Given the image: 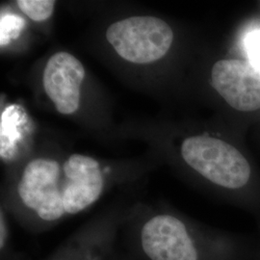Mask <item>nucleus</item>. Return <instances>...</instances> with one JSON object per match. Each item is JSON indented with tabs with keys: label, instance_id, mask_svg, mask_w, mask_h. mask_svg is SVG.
<instances>
[{
	"label": "nucleus",
	"instance_id": "obj_9",
	"mask_svg": "<svg viewBox=\"0 0 260 260\" xmlns=\"http://www.w3.org/2000/svg\"><path fill=\"white\" fill-rule=\"evenodd\" d=\"M6 237H7V234H6V226H5V223H4V220H3V215L1 214V249L3 248L5 241H6Z\"/></svg>",
	"mask_w": 260,
	"mask_h": 260
},
{
	"label": "nucleus",
	"instance_id": "obj_2",
	"mask_svg": "<svg viewBox=\"0 0 260 260\" xmlns=\"http://www.w3.org/2000/svg\"><path fill=\"white\" fill-rule=\"evenodd\" d=\"M106 39L122 59L134 64H149L166 55L174 33L163 19L131 17L112 23Z\"/></svg>",
	"mask_w": 260,
	"mask_h": 260
},
{
	"label": "nucleus",
	"instance_id": "obj_5",
	"mask_svg": "<svg viewBox=\"0 0 260 260\" xmlns=\"http://www.w3.org/2000/svg\"><path fill=\"white\" fill-rule=\"evenodd\" d=\"M143 251L150 260H198L195 243L183 222L172 215H157L144 224Z\"/></svg>",
	"mask_w": 260,
	"mask_h": 260
},
{
	"label": "nucleus",
	"instance_id": "obj_7",
	"mask_svg": "<svg viewBox=\"0 0 260 260\" xmlns=\"http://www.w3.org/2000/svg\"><path fill=\"white\" fill-rule=\"evenodd\" d=\"M84 78L85 69L75 56L59 51L48 59L44 70L43 84L57 111L63 115L77 111Z\"/></svg>",
	"mask_w": 260,
	"mask_h": 260
},
{
	"label": "nucleus",
	"instance_id": "obj_3",
	"mask_svg": "<svg viewBox=\"0 0 260 260\" xmlns=\"http://www.w3.org/2000/svg\"><path fill=\"white\" fill-rule=\"evenodd\" d=\"M63 180V168L56 160L34 159L25 166L19 179V198L42 220H59L66 214L62 196Z\"/></svg>",
	"mask_w": 260,
	"mask_h": 260
},
{
	"label": "nucleus",
	"instance_id": "obj_1",
	"mask_svg": "<svg viewBox=\"0 0 260 260\" xmlns=\"http://www.w3.org/2000/svg\"><path fill=\"white\" fill-rule=\"evenodd\" d=\"M181 155L188 166L216 185L239 189L250 180L249 162L238 149L223 140L188 137L181 145Z\"/></svg>",
	"mask_w": 260,
	"mask_h": 260
},
{
	"label": "nucleus",
	"instance_id": "obj_4",
	"mask_svg": "<svg viewBox=\"0 0 260 260\" xmlns=\"http://www.w3.org/2000/svg\"><path fill=\"white\" fill-rule=\"evenodd\" d=\"M214 89L230 106L242 112L260 109V69L243 60H220L211 73Z\"/></svg>",
	"mask_w": 260,
	"mask_h": 260
},
{
	"label": "nucleus",
	"instance_id": "obj_8",
	"mask_svg": "<svg viewBox=\"0 0 260 260\" xmlns=\"http://www.w3.org/2000/svg\"><path fill=\"white\" fill-rule=\"evenodd\" d=\"M17 3L23 14L38 22L49 19L55 7L53 0H19Z\"/></svg>",
	"mask_w": 260,
	"mask_h": 260
},
{
	"label": "nucleus",
	"instance_id": "obj_6",
	"mask_svg": "<svg viewBox=\"0 0 260 260\" xmlns=\"http://www.w3.org/2000/svg\"><path fill=\"white\" fill-rule=\"evenodd\" d=\"M62 168V196L66 214L82 212L103 194L104 177L100 163L90 156L73 154Z\"/></svg>",
	"mask_w": 260,
	"mask_h": 260
}]
</instances>
